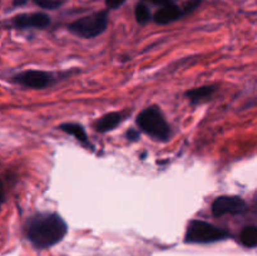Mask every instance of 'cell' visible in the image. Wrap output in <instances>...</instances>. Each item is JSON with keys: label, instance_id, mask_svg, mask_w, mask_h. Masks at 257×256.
Instances as JSON below:
<instances>
[{"label": "cell", "instance_id": "cell-18", "mask_svg": "<svg viewBox=\"0 0 257 256\" xmlns=\"http://www.w3.org/2000/svg\"><path fill=\"white\" fill-rule=\"evenodd\" d=\"M146 2H150L156 5H162V7H165V5H168V4H172V0H146Z\"/></svg>", "mask_w": 257, "mask_h": 256}, {"label": "cell", "instance_id": "cell-11", "mask_svg": "<svg viewBox=\"0 0 257 256\" xmlns=\"http://www.w3.org/2000/svg\"><path fill=\"white\" fill-rule=\"evenodd\" d=\"M59 130H62L63 132L75 137L80 143L89 145V143H88L87 133H85L84 128H83L80 124H78V123H64V124L59 125Z\"/></svg>", "mask_w": 257, "mask_h": 256}, {"label": "cell", "instance_id": "cell-12", "mask_svg": "<svg viewBox=\"0 0 257 256\" xmlns=\"http://www.w3.org/2000/svg\"><path fill=\"white\" fill-rule=\"evenodd\" d=\"M241 242L246 247H256L257 246V227L256 226H246L241 231Z\"/></svg>", "mask_w": 257, "mask_h": 256}, {"label": "cell", "instance_id": "cell-1", "mask_svg": "<svg viewBox=\"0 0 257 256\" xmlns=\"http://www.w3.org/2000/svg\"><path fill=\"white\" fill-rule=\"evenodd\" d=\"M67 223L57 213H38L27 225V237L37 248L57 245L67 235Z\"/></svg>", "mask_w": 257, "mask_h": 256}, {"label": "cell", "instance_id": "cell-16", "mask_svg": "<svg viewBox=\"0 0 257 256\" xmlns=\"http://www.w3.org/2000/svg\"><path fill=\"white\" fill-rule=\"evenodd\" d=\"M124 2L125 0H105V4H107V7L109 8V9H117V8H119Z\"/></svg>", "mask_w": 257, "mask_h": 256}, {"label": "cell", "instance_id": "cell-6", "mask_svg": "<svg viewBox=\"0 0 257 256\" xmlns=\"http://www.w3.org/2000/svg\"><path fill=\"white\" fill-rule=\"evenodd\" d=\"M212 213L215 216H223L226 213H241L247 208L246 202L238 196H220L212 202Z\"/></svg>", "mask_w": 257, "mask_h": 256}, {"label": "cell", "instance_id": "cell-10", "mask_svg": "<svg viewBox=\"0 0 257 256\" xmlns=\"http://www.w3.org/2000/svg\"><path fill=\"white\" fill-rule=\"evenodd\" d=\"M216 88L212 85H205V87L195 88V89H191L186 93V97L191 100V103L193 104H200V103L205 102V100L210 99L212 97V94L215 93Z\"/></svg>", "mask_w": 257, "mask_h": 256}, {"label": "cell", "instance_id": "cell-2", "mask_svg": "<svg viewBox=\"0 0 257 256\" xmlns=\"http://www.w3.org/2000/svg\"><path fill=\"white\" fill-rule=\"evenodd\" d=\"M137 124L148 136L158 141H167L171 135V128L160 109L150 107L142 110L137 117Z\"/></svg>", "mask_w": 257, "mask_h": 256}, {"label": "cell", "instance_id": "cell-17", "mask_svg": "<svg viewBox=\"0 0 257 256\" xmlns=\"http://www.w3.org/2000/svg\"><path fill=\"white\" fill-rule=\"evenodd\" d=\"M127 137H128V140H131V141H137L138 138H140V133L135 130H131L127 132Z\"/></svg>", "mask_w": 257, "mask_h": 256}, {"label": "cell", "instance_id": "cell-13", "mask_svg": "<svg viewBox=\"0 0 257 256\" xmlns=\"http://www.w3.org/2000/svg\"><path fill=\"white\" fill-rule=\"evenodd\" d=\"M28 0H14V5H23L25 4ZM34 2L38 7L44 8V9H57L62 5L60 0H32Z\"/></svg>", "mask_w": 257, "mask_h": 256}, {"label": "cell", "instance_id": "cell-3", "mask_svg": "<svg viewBox=\"0 0 257 256\" xmlns=\"http://www.w3.org/2000/svg\"><path fill=\"white\" fill-rule=\"evenodd\" d=\"M227 231L218 228L206 221L193 220L188 223L185 241L188 243H210L228 238Z\"/></svg>", "mask_w": 257, "mask_h": 256}, {"label": "cell", "instance_id": "cell-9", "mask_svg": "<svg viewBox=\"0 0 257 256\" xmlns=\"http://www.w3.org/2000/svg\"><path fill=\"white\" fill-rule=\"evenodd\" d=\"M123 120V114L120 112H110L102 115L94 122V128L98 132H108L112 131Z\"/></svg>", "mask_w": 257, "mask_h": 256}, {"label": "cell", "instance_id": "cell-14", "mask_svg": "<svg viewBox=\"0 0 257 256\" xmlns=\"http://www.w3.org/2000/svg\"><path fill=\"white\" fill-rule=\"evenodd\" d=\"M135 15L136 19L140 24H146L151 20V12L145 4H137L136 5V10H135Z\"/></svg>", "mask_w": 257, "mask_h": 256}, {"label": "cell", "instance_id": "cell-4", "mask_svg": "<svg viewBox=\"0 0 257 256\" xmlns=\"http://www.w3.org/2000/svg\"><path fill=\"white\" fill-rule=\"evenodd\" d=\"M108 24V13L102 12L83 17L69 25V32L82 38H94L102 34Z\"/></svg>", "mask_w": 257, "mask_h": 256}, {"label": "cell", "instance_id": "cell-5", "mask_svg": "<svg viewBox=\"0 0 257 256\" xmlns=\"http://www.w3.org/2000/svg\"><path fill=\"white\" fill-rule=\"evenodd\" d=\"M13 82L27 88L42 89L53 82V75L43 70H25L13 77Z\"/></svg>", "mask_w": 257, "mask_h": 256}, {"label": "cell", "instance_id": "cell-15", "mask_svg": "<svg viewBox=\"0 0 257 256\" xmlns=\"http://www.w3.org/2000/svg\"><path fill=\"white\" fill-rule=\"evenodd\" d=\"M201 2H202V0H188V2L185 4V7L182 8L185 15L188 14V13H191L192 10H195L196 8L201 4Z\"/></svg>", "mask_w": 257, "mask_h": 256}, {"label": "cell", "instance_id": "cell-7", "mask_svg": "<svg viewBox=\"0 0 257 256\" xmlns=\"http://www.w3.org/2000/svg\"><path fill=\"white\" fill-rule=\"evenodd\" d=\"M50 23V18L44 13H32V14H19L12 19V25L18 29L27 28H45Z\"/></svg>", "mask_w": 257, "mask_h": 256}, {"label": "cell", "instance_id": "cell-8", "mask_svg": "<svg viewBox=\"0 0 257 256\" xmlns=\"http://www.w3.org/2000/svg\"><path fill=\"white\" fill-rule=\"evenodd\" d=\"M183 15H185L183 9H180V8L176 7L175 4H168L161 8V9L156 13L155 17H153V20H155L157 24H168V23H172L175 22V20L180 19Z\"/></svg>", "mask_w": 257, "mask_h": 256}]
</instances>
